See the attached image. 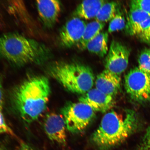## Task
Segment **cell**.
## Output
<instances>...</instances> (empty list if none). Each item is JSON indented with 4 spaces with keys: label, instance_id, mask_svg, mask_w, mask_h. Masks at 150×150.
<instances>
[{
    "label": "cell",
    "instance_id": "obj_25",
    "mask_svg": "<svg viewBox=\"0 0 150 150\" xmlns=\"http://www.w3.org/2000/svg\"><path fill=\"white\" fill-rule=\"evenodd\" d=\"M18 150H35L32 147L25 142L21 143Z\"/></svg>",
    "mask_w": 150,
    "mask_h": 150
},
{
    "label": "cell",
    "instance_id": "obj_9",
    "mask_svg": "<svg viewBox=\"0 0 150 150\" xmlns=\"http://www.w3.org/2000/svg\"><path fill=\"white\" fill-rule=\"evenodd\" d=\"M44 128L47 136L52 141L66 145L67 129L62 115L53 112L47 114L45 119Z\"/></svg>",
    "mask_w": 150,
    "mask_h": 150
},
{
    "label": "cell",
    "instance_id": "obj_26",
    "mask_svg": "<svg viewBox=\"0 0 150 150\" xmlns=\"http://www.w3.org/2000/svg\"><path fill=\"white\" fill-rule=\"evenodd\" d=\"M0 150H7L5 148L3 147L2 146H0Z\"/></svg>",
    "mask_w": 150,
    "mask_h": 150
},
{
    "label": "cell",
    "instance_id": "obj_4",
    "mask_svg": "<svg viewBox=\"0 0 150 150\" xmlns=\"http://www.w3.org/2000/svg\"><path fill=\"white\" fill-rule=\"evenodd\" d=\"M48 74L67 91L83 95L94 82L93 71L89 66L76 61L56 62L49 67Z\"/></svg>",
    "mask_w": 150,
    "mask_h": 150
},
{
    "label": "cell",
    "instance_id": "obj_12",
    "mask_svg": "<svg viewBox=\"0 0 150 150\" xmlns=\"http://www.w3.org/2000/svg\"><path fill=\"white\" fill-rule=\"evenodd\" d=\"M121 82L120 76L105 70L97 76L96 88L114 97L120 91Z\"/></svg>",
    "mask_w": 150,
    "mask_h": 150
},
{
    "label": "cell",
    "instance_id": "obj_17",
    "mask_svg": "<svg viewBox=\"0 0 150 150\" xmlns=\"http://www.w3.org/2000/svg\"><path fill=\"white\" fill-rule=\"evenodd\" d=\"M119 8V5L117 2L107 1L101 7L95 19L97 21L104 23L110 21L115 16Z\"/></svg>",
    "mask_w": 150,
    "mask_h": 150
},
{
    "label": "cell",
    "instance_id": "obj_1",
    "mask_svg": "<svg viewBox=\"0 0 150 150\" xmlns=\"http://www.w3.org/2000/svg\"><path fill=\"white\" fill-rule=\"evenodd\" d=\"M139 126V119L134 110L127 109L123 112L112 110L103 117L91 139L99 149L108 150L125 141Z\"/></svg>",
    "mask_w": 150,
    "mask_h": 150
},
{
    "label": "cell",
    "instance_id": "obj_10",
    "mask_svg": "<svg viewBox=\"0 0 150 150\" xmlns=\"http://www.w3.org/2000/svg\"><path fill=\"white\" fill-rule=\"evenodd\" d=\"M79 102L88 105L95 112L105 113L113 108L115 104L114 97L96 88L91 89L79 98Z\"/></svg>",
    "mask_w": 150,
    "mask_h": 150
},
{
    "label": "cell",
    "instance_id": "obj_7",
    "mask_svg": "<svg viewBox=\"0 0 150 150\" xmlns=\"http://www.w3.org/2000/svg\"><path fill=\"white\" fill-rule=\"evenodd\" d=\"M130 49L120 42L113 40L105 61V67L113 74L120 75L128 65Z\"/></svg>",
    "mask_w": 150,
    "mask_h": 150
},
{
    "label": "cell",
    "instance_id": "obj_8",
    "mask_svg": "<svg viewBox=\"0 0 150 150\" xmlns=\"http://www.w3.org/2000/svg\"><path fill=\"white\" fill-rule=\"evenodd\" d=\"M87 25L85 21L76 17L68 21L60 32L59 37L62 46L71 48L77 45Z\"/></svg>",
    "mask_w": 150,
    "mask_h": 150
},
{
    "label": "cell",
    "instance_id": "obj_11",
    "mask_svg": "<svg viewBox=\"0 0 150 150\" xmlns=\"http://www.w3.org/2000/svg\"><path fill=\"white\" fill-rule=\"evenodd\" d=\"M150 23V15L131 3L125 28L126 33L131 36H137L149 26Z\"/></svg>",
    "mask_w": 150,
    "mask_h": 150
},
{
    "label": "cell",
    "instance_id": "obj_21",
    "mask_svg": "<svg viewBox=\"0 0 150 150\" xmlns=\"http://www.w3.org/2000/svg\"><path fill=\"white\" fill-rule=\"evenodd\" d=\"M131 3L145 11L150 16V0H136L131 1Z\"/></svg>",
    "mask_w": 150,
    "mask_h": 150
},
{
    "label": "cell",
    "instance_id": "obj_24",
    "mask_svg": "<svg viewBox=\"0 0 150 150\" xmlns=\"http://www.w3.org/2000/svg\"><path fill=\"white\" fill-rule=\"evenodd\" d=\"M4 94L3 87L2 79L0 76V110H2L4 103Z\"/></svg>",
    "mask_w": 150,
    "mask_h": 150
},
{
    "label": "cell",
    "instance_id": "obj_19",
    "mask_svg": "<svg viewBox=\"0 0 150 150\" xmlns=\"http://www.w3.org/2000/svg\"><path fill=\"white\" fill-rule=\"evenodd\" d=\"M138 63L140 68L150 72V49H145L140 52Z\"/></svg>",
    "mask_w": 150,
    "mask_h": 150
},
{
    "label": "cell",
    "instance_id": "obj_5",
    "mask_svg": "<svg viewBox=\"0 0 150 150\" xmlns=\"http://www.w3.org/2000/svg\"><path fill=\"white\" fill-rule=\"evenodd\" d=\"M61 112L67 130L74 134L83 132L96 116L95 112L89 106L80 102L67 103Z\"/></svg>",
    "mask_w": 150,
    "mask_h": 150
},
{
    "label": "cell",
    "instance_id": "obj_16",
    "mask_svg": "<svg viewBox=\"0 0 150 150\" xmlns=\"http://www.w3.org/2000/svg\"><path fill=\"white\" fill-rule=\"evenodd\" d=\"M105 23L95 21L87 24L83 36L76 46L81 50H86L90 41L98 35L102 30Z\"/></svg>",
    "mask_w": 150,
    "mask_h": 150
},
{
    "label": "cell",
    "instance_id": "obj_20",
    "mask_svg": "<svg viewBox=\"0 0 150 150\" xmlns=\"http://www.w3.org/2000/svg\"><path fill=\"white\" fill-rule=\"evenodd\" d=\"M0 134H6L11 135H14L12 129L6 122L1 110H0Z\"/></svg>",
    "mask_w": 150,
    "mask_h": 150
},
{
    "label": "cell",
    "instance_id": "obj_13",
    "mask_svg": "<svg viewBox=\"0 0 150 150\" xmlns=\"http://www.w3.org/2000/svg\"><path fill=\"white\" fill-rule=\"evenodd\" d=\"M36 5L39 17L44 25L48 28L53 27L61 12L59 1L56 0L37 1Z\"/></svg>",
    "mask_w": 150,
    "mask_h": 150
},
{
    "label": "cell",
    "instance_id": "obj_18",
    "mask_svg": "<svg viewBox=\"0 0 150 150\" xmlns=\"http://www.w3.org/2000/svg\"><path fill=\"white\" fill-rule=\"evenodd\" d=\"M126 24L125 17L119 9L115 16L110 21L108 32L111 33L121 30L125 28Z\"/></svg>",
    "mask_w": 150,
    "mask_h": 150
},
{
    "label": "cell",
    "instance_id": "obj_22",
    "mask_svg": "<svg viewBox=\"0 0 150 150\" xmlns=\"http://www.w3.org/2000/svg\"><path fill=\"white\" fill-rule=\"evenodd\" d=\"M137 37L140 40L146 43H150V25L146 28Z\"/></svg>",
    "mask_w": 150,
    "mask_h": 150
},
{
    "label": "cell",
    "instance_id": "obj_2",
    "mask_svg": "<svg viewBox=\"0 0 150 150\" xmlns=\"http://www.w3.org/2000/svg\"><path fill=\"white\" fill-rule=\"evenodd\" d=\"M50 93L47 78L44 76L31 77L15 89L13 104L22 119L30 123L36 120L46 109Z\"/></svg>",
    "mask_w": 150,
    "mask_h": 150
},
{
    "label": "cell",
    "instance_id": "obj_23",
    "mask_svg": "<svg viewBox=\"0 0 150 150\" xmlns=\"http://www.w3.org/2000/svg\"><path fill=\"white\" fill-rule=\"evenodd\" d=\"M143 145L146 150H150V125L148 127L143 139Z\"/></svg>",
    "mask_w": 150,
    "mask_h": 150
},
{
    "label": "cell",
    "instance_id": "obj_15",
    "mask_svg": "<svg viewBox=\"0 0 150 150\" xmlns=\"http://www.w3.org/2000/svg\"><path fill=\"white\" fill-rule=\"evenodd\" d=\"M108 32L101 31L95 38L88 43L86 49L90 52L99 56L104 57L108 51Z\"/></svg>",
    "mask_w": 150,
    "mask_h": 150
},
{
    "label": "cell",
    "instance_id": "obj_14",
    "mask_svg": "<svg viewBox=\"0 0 150 150\" xmlns=\"http://www.w3.org/2000/svg\"><path fill=\"white\" fill-rule=\"evenodd\" d=\"M107 1L103 0L83 1L77 7L74 14L76 17L81 19L95 18L101 7Z\"/></svg>",
    "mask_w": 150,
    "mask_h": 150
},
{
    "label": "cell",
    "instance_id": "obj_3",
    "mask_svg": "<svg viewBox=\"0 0 150 150\" xmlns=\"http://www.w3.org/2000/svg\"><path fill=\"white\" fill-rule=\"evenodd\" d=\"M50 54L45 45L18 34L0 36V58L17 66L42 64L50 59Z\"/></svg>",
    "mask_w": 150,
    "mask_h": 150
},
{
    "label": "cell",
    "instance_id": "obj_6",
    "mask_svg": "<svg viewBox=\"0 0 150 150\" xmlns=\"http://www.w3.org/2000/svg\"><path fill=\"white\" fill-rule=\"evenodd\" d=\"M125 84L127 94L134 102H150V72L135 67L125 75Z\"/></svg>",
    "mask_w": 150,
    "mask_h": 150
}]
</instances>
